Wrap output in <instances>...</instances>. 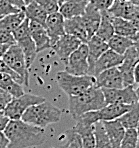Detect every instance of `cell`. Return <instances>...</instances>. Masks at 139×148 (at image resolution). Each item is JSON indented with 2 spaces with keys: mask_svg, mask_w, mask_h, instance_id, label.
<instances>
[{
  "mask_svg": "<svg viewBox=\"0 0 139 148\" xmlns=\"http://www.w3.org/2000/svg\"><path fill=\"white\" fill-rule=\"evenodd\" d=\"M9 140L8 148H30L46 142L44 128L37 127L22 120H10L4 130Z\"/></svg>",
  "mask_w": 139,
  "mask_h": 148,
  "instance_id": "6da1fadb",
  "label": "cell"
},
{
  "mask_svg": "<svg viewBox=\"0 0 139 148\" xmlns=\"http://www.w3.org/2000/svg\"><path fill=\"white\" fill-rule=\"evenodd\" d=\"M105 105L102 89L96 85L90 87L81 94L69 97V111L74 120L84 113L100 110Z\"/></svg>",
  "mask_w": 139,
  "mask_h": 148,
  "instance_id": "7a4b0ae2",
  "label": "cell"
},
{
  "mask_svg": "<svg viewBox=\"0 0 139 148\" xmlns=\"http://www.w3.org/2000/svg\"><path fill=\"white\" fill-rule=\"evenodd\" d=\"M61 115L62 111L59 108L50 102L44 101L28 108L22 115L21 120L37 127L45 128L50 124L59 122Z\"/></svg>",
  "mask_w": 139,
  "mask_h": 148,
  "instance_id": "3957f363",
  "label": "cell"
},
{
  "mask_svg": "<svg viewBox=\"0 0 139 148\" xmlns=\"http://www.w3.org/2000/svg\"><path fill=\"white\" fill-rule=\"evenodd\" d=\"M56 82L68 97L76 96L90 87L96 85V79L93 75H73L66 71H60L56 74Z\"/></svg>",
  "mask_w": 139,
  "mask_h": 148,
  "instance_id": "277c9868",
  "label": "cell"
},
{
  "mask_svg": "<svg viewBox=\"0 0 139 148\" xmlns=\"http://www.w3.org/2000/svg\"><path fill=\"white\" fill-rule=\"evenodd\" d=\"M12 35L14 37L15 43L22 49L23 54L25 56V60L27 63V66L29 68L34 62L36 55L38 54L36 50L35 43L30 34L29 29V20L27 18L21 23L14 31L12 32Z\"/></svg>",
  "mask_w": 139,
  "mask_h": 148,
  "instance_id": "5b68a950",
  "label": "cell"
},
{
  "mask_svg": "<svg viewBox=\"0 0 139 148\" xmlns=\"http://www.w3.org/2000/svg\"><path fill=\"white\" fill-rule=\"evenodd\" d=\"M44 101H46V99L42 96L24 93L21 96L10 100L3 112L10 120H21L22 115L28 108Z\"/></svg>",
  "mask_w": 139,
  "mask_h": 148,
  "instance_id": "8992f818",
  "label": "cell"
},
{
  "mask_svg": "<svg viewBox=\"0 0 139 148\" xmlns=\"http://www.w3.org/2000/svg\"><path fill=\"white\" fill-rule=\"evenodd\" d=\"M2 59L14 72H16L20 76L25 86L29 85V72H28V66L25 60V56L23 54L22 49L16 43L10 45Z\"/></svg>",
  "mask_w": 139,
  "mask_h": 148,
  "instance_id": "52a82bcc",
  "label": "cell"
},
{
  "mask_svg": "<svg viewBox=\"0 0 139 148\" xmlns=\"http://www.w3.org/2000/svg\"><path fill=\"white\" fill-rule=\"evenodd\" d=\"M65 71L73 75H90V68L88 63V46L82 43L77 49L69 56L66 61Z\"/></svg>",
  "mask_w": 139,
  "mask_h": 148,
  "instance_id": "ba28073f",
  "label": "cell"
},
{
  "mask_svg": "<svg viewBox=\"0 0 139 148\" xmlns=\"http://www.w3.org/2000/svg\"><path fill=\"white\" fill-rule=\"evenodd\" d=\"M101 89L104 94L106 104H127V105H132V104L138 102L134 85L123 87L121 89Z\"/></svg>",
  "mask_w": 139,
  "mask_h": 148,
  "instance_id": "9c48e42d",
  "label": "cell"
},
{
  "mask_svg": "<svg viewBox=\"0 0 139 148\" xmlns=\"http://www.w3.org/2000/svg\"><path fill=\"white\" fill-rule=\"evenodd\" d=\"M139 61V55L136 51L135 47L132 46L131 48H129L126 51V53L124 54V58L123 61L120 65L118 66L119 70L121 72L123 78V83H124V87L134 85V68L135 65L137 64Z\"/></svg>",
  "mask_w": 139,
  "mask_h": 148,
  "instance_id": "30bf717a",
  "label": "cell"
},
{
  "mask_svg": "<svg viewBox=\"0 0 139 148\" xmlns=\"http://www.w3.org/2000/svg\"><path fill=\"white\" fill-rule=\"evenodd\" d=\"M81 44L82 42L78 38L72 35H69V34H64L54 43L52 49L54 50V52L60 60L66 63L69 56Z\"/></svg>",
  "mask_w": 139,
  "mask_h": 148,
  "instance_id": "8fae6325",
  "label": "cell"
},
{
  "mask_svg": "<svg viewBox=\"0 0 139 148\" xmlns=\"http://www.w3.org/2000/svg\"><path fill=\"white\" fill-rule=\"evenodd\" d=\"M95 79L96 86L99 88L121 89L124 87L122 75L118 67H113L102 71L95 77Z\"/></svg>",
  "mask_w": 139,
  "mask_h": 148,
  "instance_id": "7c38bea8",
  "label": "cell"
},
{
  "mask_svg": "<svg viewBox=\"0 0 139 148\" xmlns=\"http://www.w3.org/2000/svg\"><path fill=\"white\" fill-rule=\"evenodd\" d=\"M64 22L65 19L60 12L51 13V14H48V16H47L44 26L51 39L52 46L60 37L66 34L64 29Z\"/></svg>",
  "mask_w": 139,
  "mask_h": 148,
  "instance_id": "4fadbf2b",
  "label": "cell"
},
{
  "mask_svg": "<svg viewBox=\"0 0 139 148\" xmlns=\"http://www.w3.org/2000/svg\"><path fill=\"white\" fill-rule=\"evenodd\" d=\"M29 29L38 53L41 51H44V50L52 48L51 39L48 33H47L44 25L29 20Z\"/></svg>",
  "mask_w": 139,
  "mask_h": 148,
  "instance_id": "5bb4252c",
  "label": "cell"
},
{
  "mask_svg": "<svg viewBox=\"0 0 139 148\" xmlns=\"http://www.w3.org/2000/svg\"><path fill=\"white\" fill-rule=\"evenodd\" d=\"M84 26H85L86 33L88 36V40L92 36L96 34V31L100 25L101 21V12L93 5L91 2H89L85 8L83 15H82Z\"/></svg>",
  "mask_w": 139,
  "mask_h": 148,
  "instance_id": "9a60e30c",
  "label": "cell"
},
{
  "mask_svg": "<svg viewBox=\"0 0 139 148\" xmlns=\"http://www.w3.org/2000/svg\"><path fill=\"white\" fill-rule=\"evenodd\" d=\"M86 44L88 46V63L89 68H90V75H93L95 63L109 47H108V43L106 41H104L103 39L99 38L96 35L91 37Z\"/></svg>",
  "mask_w": 139,
  "mask_h": 148,
  "instance_id": "2e32d148",
  "label": "cell"
},
{
  "mask_svg": "<svg viewBox=\"0 0 139 148\" xmlns=\"http://www.w3.org/2000/svg\"><path fill=\"white\" fill-rule=\"evenodd\" d=\"M123 58H124V55H120L114 52L113 50L108 48L95 63L93 76L96 77L102 71L113 68V67H118L122 63Z\"/></svg>",
  "mask_w": 139,
  "mask_h": 148,
  "instance_id": "e0dca14e",
  "label": "cell"
},
{
  "mask_svg": "<svg viewBox=\"0 0 139 148\" xmlns=\"http://www.w3.org/2000/svg\"><path fill=\"white\" fill-rule=\"evenodd\" d=\"M102 123H103L106 134L109 138L112 147L119 148L126 129L123 127V125L118 119L112 121H102Z\"/></svg>",
  "mask_w": 139,
  "mask_h": 148,
  "instance_id": "ac0fdd59",
  "label": "cell"
},
{
  "mask_svg": "<svg viewBox=\"0 0 139 148\" xmlns=\"http://www.w3.org/2000/svg\"><path fill=\"white\" fill-rule=\"evenodd\" d=\"M138 9L139 6L134 5L130 1H114L108 13L113 17H120L131 21Z\"/></svg>",
  "mask_w": 139,
  "mask_h": 148,
  "instance_id": "d6986e66",
  "label": "cell"
},
{
  "mask_svg": "<svg viewBox=\"0 0 139 148\" xmlns=\"http://www.w3.org/2000/svg\"><path fill=\"white\" fill-rule=\"evenodd\" d=\"M65 33L78 38L82 43H87L88 36L86 33L85 26L81 16L73 17V18L65 19L64 22Z\"/></svg>",
  "mask_w": 139,
  "mask_h": 148,
  "instance_id": "ffe728a7",
  "label": "cell"
},
{
  "mask_svg": "<svg viewBox=\"0 0 139 148\" xmlns=\"http://www.w3.org/2000/svg\"><path fill=\"white\" fill-rule=\"evenodd\" d=\"M132 105H127V104H106L103 108L98 110L99 120L100 121L116 120V119L120 118L123 114H125L132 107Z\"/></svg>",
  "mask_w": 139,
  "mask_h": 148,
  "instance_id": "44dd1931",
  "label": "cell"
},
{
  "mask_svg": "<svg viewBox=\"0 0 139 148\" xmlns=\"http://www.w3.org/2000/svg\"><path fill=\"white\" fill-rule=\"evenodd\" d=\"M112 22H113L115 34L128 37V38L132 39L134 42H135L136 39L139 37V33L137 29H136L135 25L130 20L120 18V17L112 16Z\"/></svg>",
  "mask_w": 139,
  "mask_h": 148,
  "instance_id": "7402d4cb",
  "label": "cell"
},
{
  "mask_svg": "<svg viewBox=\"0 0 139 148\" xmlns=\"http://www.w3.org/2000/svg\"><path fill=\"white\" fill-rule=\"evenodd\" d=\"M0 89L3 92L8 93L12 98H16L24 94L22 85L15 81L11 76L3 73H0Z\"/></svg>",
  "mask_w": 139,
  "mask_h": 148,
  "instance_id": "603a6c76",
  "label": "cell"
},
{
  "mask_svg": "<svg viewBox=\"0 0 139 148\" xmlns=\"http://www.w3.org/2000/svg\"><path fill=\"white\" fill-rule=\"evenodd\" d=\"M26 19L24 10L0 17V31L12 32Z\"/></svg>",
  "mask_w": 139,
  "mask_h": 148,
  "instance_id": "cb8c5ba5",
  "label": "cell"
},
{
  "mask_svg": "<svg viewBox=\"0 0 139 148\" xmlns=\"http://www.w3.org/2000/svg\"><path fill=\"white\" fill-rule=\"evenodd\" d=\"M23 10H24L26 18L28 20L40 23L42 25L45 24L48 13L46 12V10L44 8H42L39 4L36 3L34 0H31L30 3L27 4Z\"/></svg>",
  "mask_w": 139,
  "mask_h": 148,
  "instance_id": "d4e9b609",
  "label": "cell"
},
{
  "mask_svg": "<svg viewBox=\"0 0 139 148\" xmlns=\"http://www.w3.org/2000/svg\"><path fill=\"white\" fill-rule=\"evenodd\" d=\"M114 34L115 32L113 22H112V16L108 13V11H102L100 25H99L95 35L107 42Z\"/></svg>",
  "mask_w": 139,
  "mask_h": 148,
  "instance_id": "484cf974",
  "label": "cell"
},
{
  "mask_svg": "<svg viewBox=\"0 0 139 148\" xmlns=\"http://www.w3.org/2000/svg\"><path fill=\"white\" fill-rule=\"evenodd\" d=\"M107 43L109 49L113 50L114 52L120 54V55H124L128 49L134 46V41L132 39L118 35V34H114L107 41Z\"/></svg>",
  "mask_w": 139,
  "mask_h": 148,
  "instance_id": "4316f807",
  "label": "cell"
},
{
  "mask_svg": "<svg viewBox=\"0 0 139 148\" xmlns=\"http://www.w3.org/2000/svg\"><path fill=\"white\" fill-rule=\"evenodd\" d=\"M87 4L79 3V2L66 1L60 6L59 12L64 17V19L73 18V17L82 16Z\"/></svg>",
  "mask_w": 139,
  "mask_h": 148,
  "instance_id": "83f0119b",
  "label": "cell"
},
{
  "mask_svg": "<svg viewBox=\"0 0 139 148\" xmlns=\"http://www.w3.org/2000/svg\"><path fill=\"white\" fill-rule=\"evenodd\" d=\"M120 123L125 129H136L139 123V103L136 102L132 105V107L123 114L120 118H118Z\"/></svg>",
  "mask_w": 139,
  "mask_h": 148,
  "instance_id": "f1b7e54d",
  "label": "cell"
},
{
  "mask_svg": "<svg viewBox=\"0 0 139 148\" xmlns=\"http://www.w3.org/2000/svg\"><path fill=\"white\" fill-rule=\"evenodd\" d=\"M72 128L81 136L83 148H95L94 125H91V126L74 125Z\"/></svg>",
  "mask_w": 139,
  "mask_h": 148,
  "instance_id": "f546056e",
  "label": "cell"
},
{
  "mask_svg": "<svg viewBox=\"0 0 139 148\" xmlns=\"http://www.w3.org/2000/svg\"><path fill=\"white\" fill-rule=\"evenodd\" d=\"M94 136L95 148H113L107 134H106L102 121H98L94 124Z\"/></svg>",
  "mask_w": 139,
  "mask_h": 148,
  "instance_id": "4dcf8cb0",
  "label": "cell"
},
{
  "mask_svg": "<svg viewBox=\"0 0 139 148\" xmlns=\"http://www.w3.org/2000/svg\"><path fill=\"white\" fill-rule=\"evenodd\" d=\"M138 134L136 129H126L119 148H135L138 144Z\"/></svg>",
  "mask_w": 139,
  "mask_h": 148,
  "instance_id": "1f68e13d",
  "label": "cell"
},
{
  "mask_svg": "<svg viewBox=\"0 0 139 148\" xmlns=\"http://www.w3.org/2000/svg\"><path fill=\"white\" fill-rule=\"evenodd\" d=\"M66 136V145L68 148H83L81 136L73 128L69 129L65 134Z\"/></svg>",
  "mask_w": 139,
  "mask_h": 148,
  "instance_id": "d6a6232c",
  "label": "cell"
},
{
  "mask_svg": "<svg viewBox=\"0 0 139 148\" xmlns=\"http://www.w3.org/2000/svg\"><path fill=\"white\" fill-rule=\"evenodd\" d=\"M34 1L37 4H39L42 8H44L48 14L59 12L60 6L58 5L56 0H34Z\"/></svg>",
  "mask_w": 139,
  "mask_h": 148,
  "instance_id": "836d02e7",
  "label": "cell"
},
{
  "mask_svg": "<svg viewBox=\"0 0 139 148\" xmlns=\"http://www.w3.org/2000/svg\"><path fill=\"white\" fill-rule=\"evenodd\" d=\"M19 11H21V9L15 7L7 0H0V17L13 14V13H17Z\"/></svg>",
  "mask_w": 139,
  "mask_h": 148,
  "instance_id": "e575fe53",
  "label": "cell"
},
{
  "mask_svg": "<svg viewBox=\"0 0 139 148\" xmlns=\"http://www.w3.org/2000/svg\"><path fill=\"white\" fill-rule=\"evenodd\" d=\"M0 73L7 74V75L11 76L16 82H18V83H20V84H23V81H22V79H21L20 76H19L16 72H14V71H13L12 69L4 62V60L2 59V58H0Z\"/></svg>",
  "mask_w": 139,
  "mask_h": 148,
  "instance_id": "d590c367",
  "label": "cell"
},
{
  "mask_svg": "<svg viewBox=\"0 0 139 148\" xmlns=\"http://www.w3.org/2000/svg\"><path fill=\"white\" fill-rule=\"evenodd\" d=\"M91 3L100 12L108 11L114 3V0H91Z\"/></svg>",
  "mask_w": 139,
  "mask_h": 148,
  "instance_id": "8d00e7d4",
  "label": "cell"
},
{
  "mask_svg": "<svg viewBox=\"0 0 139 148\" xmlns=\"http://www.w3.org/2000/svg\"><path fill=\"white\" fill-rule=\"evenodd\" d=\"M0 44H7V45L15 44L14 37H13L11 32L0 31Z\"/></svg>",
  "mask_w": 139,
  "mask_h": 148,
  "instance_id": "74e56055",
  "label": "cell"
},
{
  "mask_svg": "<svg viewBox=\"0 0 139 148\" xmlns=\"http://www.w3.org/2000/svg\"><path fill=\"white\" fill-rule=\"evenodd\" d=\"M12 99V97L10 96L8 93L6 92H0V112L4 111L5 107L7 106V104L10 102V100Z\"/></svg>",
  "mask_w": 139,
  "mask_h": 148,
  "instance_id": "f35d334b",
  "label": "cell"
},
{
  "mask_svg": "<svg viewBox=\"0 0 139 148\" xmlns=\"http://www.w3.org/2000/svg\"><path fill=\"white\" fill-rule=\"evenodd\" d=\"M9 121L10 119L4 114L3 111H1L0 112V132H4V130H5L6 126L8 125Z\"/></svg>",
  "mask_w": 139,
  "mask_h": 148,
  "instance_id": "ab89813d",
  "label": "cell"
},
{
  "mask_svg": "<svg viewBox=\"0 0 139 148\" xmlns=\"http://www.w3.org/2000/svg\"><path fill=\"white\" fill-rule=\"evenodd\" d=\"M9 140L4 134V132H0V148H8Z\"/></svg>",
  "mask_w": 139,
  "mask_h": 148,
  "instance_id": "60d3db41",
  "label": "cell"
},
{
  "mask_svg": "<svg viewBox=\"0 0 139 148\" xmlns=\"http://www.w3.org/2000/svg\"><path fill=\"white\" fill-rule=\"evenodd\" d=\"M7 1L10 2L15 7L19 8V9H21V10H23L25 8V3L23 2V0H7Z\"/></svg>",
  "mask_w": 139,
  "mask_h": 148,
  "instance_id": "b9f144b4",
  "label": "cell"
},
{
  "mask_svg": "<svg viewBox=\"0 0 139 148\" xmlns=\"http://www.w3.org/2000/svg\"><path fill=\"white\" fill-rule=\"evenodd\" d=\"M133 77H134V85H135V84H138L139 85V61L137 62V64L135 65Z\"/></svg>",
  "mask_w": 139,
  "mask_h": 148,
  "instance_id": "7bdbcfd3",
  "label": "cell"
},
{
  "mask_svg": "<svg viewBox=\"0 0 139 148\" xmlns=\"http://www.w3.org/2000/svg\"><path fill=\"white\" fill-rule=\"evenodd\" d=\"M10 45H7V44H0V58L3 57V55L6 53V51L9 48Z\"/></svg>",
  "mask_w": 139,
  "mask_h": 148,
  "instance_id": "ee69618b",
  "label": "cell"
},
{
  "mask_svg": "<svg viewBox=\"0 0 139 148\" xmlns=\"http://www.w3.org/2000/svg\"><path fill=\"white\" fill-rule=\"evenodd\" d=\"M67 1H73V2H79V3H85L88 4L91 0H67Z\"/></svg>",
  "mask_w": 139,
  "mask_h": 148,
  "instance_id": "f6af8a7d",
  "label": "cell"
},
{
  "mask_svg": "<svg viewBox=\"0 0 139 148\" xmlns=\"http://www.w3.org/2000/svg\"><path fill=\"white\" fill-rule=\"evenodd\" d=\"M134 47H135L136 51H137V53H138V55H139V37H138L137 39H136L135 42H134Z\"/></svg>",
  "mask_w": 139,
  "mask_h": 148,
  "instance_id": "bcb514c9",
  "label": "cell"
},
{
  "mask_svg": "<svg viewBox=\"0 0 139 148\" xmlns=\"http://www.w3.org/2000/svg\"><path fill=\"white\" fill-rule=\"evenodd\" d=\"M131 3H133L134 5H136V6H139V0H129Z\"/></svg>",
  "mask_w": 139,
  "mask_h": 148,
  "instance_id": "7dc6e473",
  "label": "cell"
},
{
  "mask_svg": "<svg viewBox=\"0 0 139 148\" xmlns=\"http://www.w3.org/2000/svg\"><path fill=\"white\" fill-rule=\"evenodd\" d=\"M66 1H67V0H56V2H57L58 5H59V6H61L62 4H63L64 2H66ZM59 8H60V7H59Z\"/></svg>",
  "mask_w": 139,
  "mask_h": 148,
  "instance_id": "c3c4849f",
  "label": "cell"
},
{
  "mask_svg": "<svg viewBox=\"0 0 139 148\" xmlns=\"http://www.w3.org/2000/svg\"><path fill=\"white\" fill-rule=\"evenodd\" d=\"M135 91H136V95H137V99H138V103H139V85L135 88Z\"/></svg>",
  "mask_w": 139,
  "mask_h": 148,
  "instance_id": "681fc988",
  "label": "cell"
},
{
  "mask_svg": "<svg viewBox=\"0 0 139 148\" xmlns=\"http://www.w3.org/2000/svg\"><path fill=\"white\" fill-rule=\"evenodd\" d=\"M30 1H31V0H23V2L25 3V6L27 5V4H29V3H30Z\"/></svg>",
  "mask_w": 139,
  "mask_h": 148,
  "instance_id": "f907efd6",
  "label": "cell"
},
{
  "mask_svg": "<svg viewBox=\"0 0 139 148\" xmlns=\"http://www.w3.org/2000/svg\"><path fill=\"white\" fill-rule=\"evenodd\" d=\"M136 131H137V134H138V139H139V123L137 125V128H136Z\"/></svg>",
  "mask_w": 139,
  "mask_h": 148,
  "instance_id": "816d5d0a",
  "label": "cell"
},
{
  "mask_svg": "<svg viewBox=\"0 0 139 148\" xmlns=\"http://www.w3.org/2000/svg\"><path fill=\"white\" fill-rule=\"evenodd\" d=\"M59 148H68V147H67V145H66V143H65V144H64V145H62V146H60Z\"/></svg>",
  "mask_w": 139,
  "mask_h": 148,
  "instance_id": "f5cc1de1",
  "label": "cell"
},
{
  "mask_svg": "<svg viewBox=\"0 0 139 148\" xmlns=\"http://www.w3.org/2000/svg\"><path fill=\"white\" fill-rule=\"evenodd\" d=\"M114 1H129V0H114Z\"/></svg>",
  "mask_w": 139,
  "mask_h": 148,
  "instance_id": "db71d44e",
  "label": "cell"
},
{
  "mask_svg": "<svg viewBox=\"0 0 139 148\" xmlns=\"http://www.w3.org/2000/svg\"><path fill=\"white\" fill-rule=\"evenodd\" d=\"M135 148H139V141H138V144L136 145V147H135Z\"/></svg>",
  "mask_w": 139,
  "mask_h": 148,
  "instance_id": "11a10c76",
  "label": "cell"
}]
</instances>
